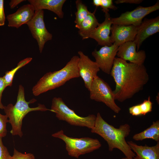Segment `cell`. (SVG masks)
<instances>
[{
	"instance_id": "2e32d148",
	"label": "cell",
	"mask_w": 159,
	"mask_h": 159,
	"mask_svg": "<svg viewBox=\"0 0 159 159\" xmlns=\"http://www.w3.org/2000/svg\"><path fill=\"white\" fill-rule=\"evenodd\" d=\"M34 13V9L30 4L24 5L15 13L7 16L8 26L18 28L23 24H27L33 17Z\"/></svg>"
},
{
	"instance_id": "d6a6232c",
	"label": "cell",
	"mask_w": 159,
	"mask_h": 159,
	"mask_svg": "<svg viewBox=\"0 0 159 159\" xmlns=\"http://www.w3.org/2000/svg\"><path fill=\"white\" fill-rule=\"evenodd\" d=\"M121 159H129V158L125 157V158H122Z\"/></svg>"
},
{
	"instance_id": "484cf974",
	"label": "cell",
	"mask_w": 159,
	"mask_h": 159,
	"mask_svg": "<svg viewBox=\"0 0 159 159\" xmlns=\"http://www.w3.org/2000/svg\"><path fill=\"white\" fill-rule=\"evenodd\" d=\"M12 159H35L34 155L31 153H22L14 149Z\"/></svg>"
},
{
	"instance_id": "9c48e42d",
	"label": "cell",
	"mask_w": 159,
	"mask_h": 159,
	"mask_svg": "<svg viewBox=\"0 0 159 159\" xmlns=\"http://www.w3.org/2000/svg\"><path fill=\"white\" fill-rule=\"evenodd\" d=\"M159 9L158 1L152 6L144 7L140 6L132 11L122 13L118 17L112 18V24L138 26L145 16Z\"/></svg>"
},
{
	"instance_id": "4fadbf2b",
	"label": "cell",
	"mask_w": 159,
	"mask_h": 159,
	"mask_svg": "<svg viewBox=\"0 0 159 159\" xmlns=\"http://www.w3.org/2000/svg\"><path fill=\"white\" fill-rule=\"evenodd\" d=\"M138 26L132 25L112 24L111 28L110 41L119 46L129 41H134L137 33Z\"/></svg>"
},
{
	"instance_id": "3957f363",
	"label": "cell",
	"mask_w": 159,
	"mask_h": 159,
	"mask_svg": "<svg viewBox=\"0 0 159 159\" xmlns=\"http://www.w3.org/2000/svg\"><path fill=\"white\" fill-rule=\"evenodd\" d=\"M79 57L73 56L61 69L47 73L33 87V94L37 96L64 85L69 80L80 77L78 68Z\"/></svg>"
},
{
	"instance_id": "52a82bcc",
	"label": "cell",
	"mask_w": 159,
	"mask_h": 159,
	"mask_svg": "<svg viewBox=\"0 0 159 159\" xmlns=\"http://www.w3.org/2000/svg\"><path fill=\"white\" fill-rule=\"evenodd\" d=\"M89 91L91 100L103 102L115 113L121 111L115 102L113 91L108 84L98 76L94 79Z\"/></svg>"
},
{
	"instance_id": "ba28073f",
	"label": "cell",
	"mask_w": 159,
	"mask_h": 159,
	"mask_svg": "<svg viewBox=\"0 0 159 159\" xmlns=\"http://www.w3.org/2000/svg\"><path fill=\"white\" fill-rule=\"evenodd\" d=\"M43 10L35 11L34 15L27 24L33 37L37 41L39 51L42 52L45 43L52 39V35L46 29Z\"/></svg>"
},
{
	"instance_id": "e0dca14e",
	"label": "cell",
	"mask_w": 159,
	"mask_h": 159,
	"mask_svg": "<svg viewBox=\"0 0 159 159\" xmlns=\"http://www.w3.org/2000/svg\"><path fill=\"white\" fill-rule=\"evenodd\" d=\"M127 143L135 156L132 159H159V142L153 146L139 145L132 141Z\"/></svg>"
},
{
	"instance_id": "5b68a950",
	"label": "cell",
	"mask_w": 159,
	"mask_h": 159,
	"mask_svg": "<svg viewBox=\"0 0 159 159\" xmlns=\"http://www.w3.org/2000/svg\"><path fill=\"white\" fill-rule=\"evenodd\" d=\"M52 136L62 140L65 143V149L68 155L77 158L101 146V143L97 139L87 137L80 138L69 137L64 133L62 130L53 134Z\"/></svg>"
},
{
	"instance_id": "7c38bea8",
	"label": "cell",
	"mask_w": 159,
	"mask_h": 159,
	"mask_svg": "<svg viewBox=\"0 0 159 159\" xmlns=\"http://www.w3.org/2000/svg\"><path fill=\"white\" fill-rule=\"evenodd\" d=\"M117 55L124 60L139 65L143 64L146 58L144 50L137 51L136 46L134 41L127 42L119 46Z\"/></svg>"
},
{
	"instance_id": "7402d4cb",
	"label": "cell",
	"mask_w": 159,
	"mask_h": 159,
	"mask_svg": "<svg viewBox=\"0 0 159 159\" xmlns=\"http://www.w3.org/2000/svg\"><path fill=\"white\" fill-rule=\"evenodd\" d=\"M32 59V58L31 57L25 58L19 62L17 66L15 68L9 71L5 72V74L3 77L5 83L6 87L7 86L11 87L12 86L14 75L17 71L30 62Z\"/></svg>"
},
{
	"instance_id": "1f68e13d",
	"label": "cell",
	"mask_w": 159,
	"mask_h": 159,
	"mask_svg": "<svg viewBox=\"0 0 159 159\" xmlns=\"http://www.w3.org/2000/svg\"><path fill=\"white\" fill-rule=\"evenodd\" d=\"M101 4V0H93V4L97 7L100 6Z\"/></svg>"
},
{
	"instance_id": "cb8c5ba5",
	"label": "cell",
	"mask_w": 159,
	"mask_h": 159,
	"mask_svg": "<svg viewBox=\"0 0 159 159\" xmlns=\"http://www.w3.org/2000/svg\"><path fill=\"white\" fill-rule=\"evenodd\" d=\"M8 118L6 115H3L0 113V137H4L6 135V124L9 122Z\"/></svg>"
},
{
	"instance_id": "4316f807",
	"label": "cell",
	"mask_w": 159,
	"mask_h": 159,
	"mask_svg": "<svg viewBox=\"0 0 159 159\" xmlns=\"http://www.w3.org/2000/svg\"><path fill=\"white\" fill-rule=\"evenodd\" d=\"M2 138L0 137V159H12L7 148L3 144Z\"/></svg>"
},
{
	"instance_id": "9a60e30c",
	"label": "cell",
	"mask_w": 159,
	"mask_h": 159,
	"mask_svg": "<svg viewBox=\"0 0 159 159\" xmlns=\"http://www.w3.org/2000/svg\"><path fill=\"white\" fill-rule=\"evenodd\" d=\"M105 16L104 21L99 24L92 32L90 38L95 39L100 45L110 46L112 44L110 42V36L112 24V18L108 12L105 13Z\"/></svg>"
},
{
	"instance_id": "7a4b0ae2",
	"label": "cell",
	"mask_w": 159,
	"mask_h": 159,
	"mask_svg": "<svg viewBox=\"0 0 159 159\" xmlns=\"http://www.w3.org/2000/svg\"><path fill=\"white\" fill-rule=\"evenodd\" d=\"M91 132L99 135L107 142L110 151L117 148L129 159H132L135 156L125 140L130 132L128 124L122 125L118 128H115L105 121L98 112L94 126L91 129Z\"/></svg>"
},
{
	"instance_id": "4dcf8cb0",
	"label": "cell",
	"mask_w": 159,
	"mask_h": 159,
	"mask_svg": "<svg viewBox=\"0 0 159 159\" xmlns=\"http://www.w3.org/2000/svg\"><path fill=\"white\" fill-rule=\"evenodd\" d=\"M26 1L24 0H11L9 3V5L11 9H14L21 2Z\"/></svg>"
},
{
	"instance_id": "5bb4252c",
	"label": "cell",
	"mask_w": 159,
	"mask_h": 159,
	"mask_svg": "<svg viewBox=\"0 0 159 159\" xmlns=\"http://www.w3.org/2000/svg\"><path fill=\"white\" fill-rule=\"evenodd\" d=\"M159 32V16L145 19L138 26L137 33L134 41L138 51L143 42L150 36Z\"/></svg>"
},
{
	"instance_id": "30bf717a",
	"label": "cell",
	"mask_w": 159,
	"mask_h": 159,
	"mask_svg": "<svg viewBox=\"0 0 159 159\" xmlns=\"http://www.w3.org/2000/svg\"><path fill=\"white\" fill-rule=\"evenodd\" d=\"M78 54L79 58L78 68L80 76L83 80L85 87L89 91L100 69L95 62L91 60L82 52L79 51Z\"/></svg>"
},
{
	"instance_id": "d4e9b609",
	"label": "cell",
	"mask_w": 159,
	"mask_h": 159,
	"mask_svg": "<svg viewBox=\"0 0 159 159\" xmlns=\"http://www.w3.org/2000/svg\"><path fill=\"white\" fill-rule=\"evenodd\" d=\"M102 8V10L105 13L108 12L109 9L116 10L117 7L113 4L112 0H101L100 6Z\"/></svg>"
},
{
	"instance_id": "83f0119b",
	"label": "cell",
	"mask_w": 159,
	"mask_h": 159,
	"mask_svg": "<svg viewBox=\"0 0 159 159\" xmlns=\"http://www.w3.org/2000/svg\"><path fill=\"white\" fill-rule=\"evenodd\" d=\"M5 19L4 8V0H0V26H3L4 25Z\"/></svg>"
},
{
	"instance_id": "44dd1931",
	"label": "cell",
	"mask_w": 159,
	"mask_h": 159,
	"mask_svg": "<svg viewBox=\"0 0 159 159\" xmlns=\"http://www.w3.org/2000/svg\"><path fill=\"white\" fill-rule=\"evenodd\" d=\"M77 11L75 13V19L74 23L75 27L78 29L82 22L87 16L90 11L87 6L80 0L75 1Z\"/></svg>"
},
{
	"instance_id": "603a6c76",
	"label": "cell",
	"mask_w": 159,
	"mask_h": 159,
	"mask_svg": "<svg viewBox=\"0 0 159 159\" xmlns=\"http://www.w3.org/2000/svg\"><path fill=\"white\" fill-rule=\"evenodd\" d=\"M153 103L149 96L147 100H145L141 103L138 105L141 115H145L152 111Z\"/></svg>"
},
{
	"instance_id": "f1b7e54d",
	"label": "cell",
	"mask_w": 159,
	"mask_h": 159,
	"mask_svg": "<svg viewBox=\"0 0 159 159\" xmlns=\"http://www.w3.org/2000/svg\"><path fill=\"white\" fill-rule=\"evenodd\" d=\"M6 87L5 83L3 77H0V109H4V106L1 102L2 93Z\"/></svg>"
},
{
	"instance_id": "8992f818",
	"label": "cell",
	"mask_w": 159,
	"mask_h": 159,
	"mask_svg": "<svg viewBox=\"0 0 159 159\" xmlns=\"http://www.w3.org/2000/svg\"><path fill=\"white\" fill-rule=\"evenodd\" d=\"M51 109L59 120L65 121L71 125L85 127L90 129L94 126L96 115L91 114L85 117L78 115L66 105L61 98H53Z\"/></svg>"
},
{
	"instance_id": "d6986e66",
	"label": "cell",
	"mask_w": 159,
	"mask_h": 159,
	"mask_svg": "<svg viewBox=\"0 0 159 159\" xmlns=\"http://www.w3.org/2000/svg\"><path fill=\"white\" fill-rule=\"evenodd\" d=\"M95 10L93 13L89 12L78 29L79 34L83 40L90 38L91 33L100 24L95 16Z\"/></svg>"
},
{
	"instance_id": "f546056e",
	"label": "cell",
	"mask_w": 159,
	"mask_h": 159,
	"mask_svg": "<svg viewBox=\"0 0 159 159\" xmlns=\"http://www.w3.org/2000/svg\"><path fill=\"white\" fill-rule=\"evenodd\" d=\"M143 1L142 0H117L115 1V3L117 4L122 3L139 4Z\"/></svg>"
},
{
	"instance_id": "6da1fadb",
	"label": "cell",
	"mask_w": 159,
	"mask_h": 159,
	"mask_svg": "<svg viewBox=\"0 0 159 159\" xmlns=\"http://www.w3.org/2000/svg\"><path fill=\"white\" fill-rule=\"evenodd\" d=\"M115 83L113 93L115 100L122 102L142 90L149 76L144 64L128 63L115 57L110 74Z\"/></svg>"
},
{
	"instance_id": "8fae6325",
	"label": "cell",
	"mask_w": 159,
	"mask_h": 159,
	"mask_svg": "<svg viewBox=\"0 0 159 159\" xmlns=\"http://www.w3.org/2000/svg\"><path fill=\"white\" fill-rule=\"evenodd\" d=\"M119 47L113 43L110 46H102L98 50L95 49L92 52L100 69L108 74H110Z\"/></svg>"
},
{
	"instance_id": "ffe728a7",
	"label": "cell",
	"mask_w": 159,
	"mask_h": 159,
	"mask_svg": "<svg viewBox=\"0 0 159 159\" xmlns=\"http://www.w3.org/2000/svg\"><path fill=\"white\" fill-rule=\"evenodd\" d=\"M133 139L137 141L151 139L159 142V120L153 122L150 126L144 131L135 134Z\"/></svg>"
},
{
	"instance_id": "ac0fdd59",
	"label": "cell",
	"mask_w": 159,
	"mask_h": 159,
	"mask_svg": "<svg viewBox=\"0 0 159 159\" xmlns=\"http://www.w3.org/2000/svg\"><path fill=\"white\" fill-rule=\"evenodd\" d=\"M28 1L35 11L47 9L55 13L60 18L64 17L62 8L66 0H28Z\"/></svg>"
},
{
	"instance_id": "277c9868",
	"label": "cell",
	"mask_w": 159,
	"mask_h": 159,
	"mask_svg": "<svg viewBox=\"0 0 159 159\" xmlns=\"http://www.w3.org/2000/svg\"><path fill=\"white\" fill-rule=\"evenodd\" d=\"M36 100L33 99L27 102L25 99L24 90L23 87L19 85L18 92L16 104L11 103L4 106V112L8 118L9 122L11 125L12 129L10 131L12 135H18L21 137L23 133L21 130L22 120L24 118L29 112L32 111H45L49 110L53 112L51 109H48L42 104H38L35 107H30L29 104L34 103Z\"/></svg>"
}]
</instances>
